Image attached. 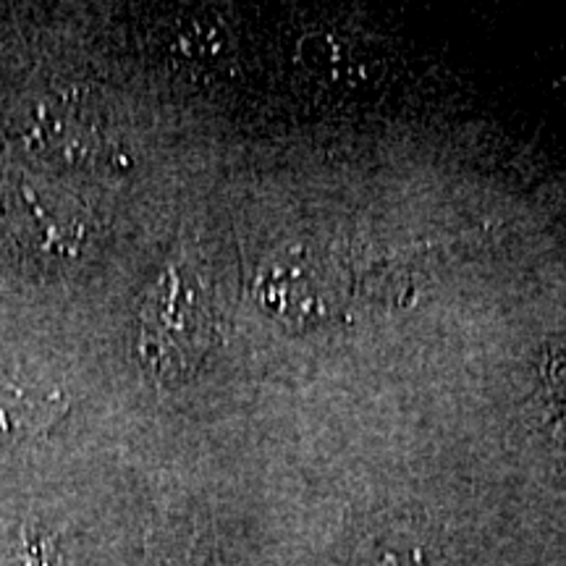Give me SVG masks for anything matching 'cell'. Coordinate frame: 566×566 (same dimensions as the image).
I'll use <instances>...</instances> for the list:
<instances>
[{
    "label": "cell",
    "instance_id": "6da1fadb",
    "mask_svg": "<svg viewBox=\"0 0 566 566\" xmlns=\"http://www.w3.org/2000/svg\"><path fill=\"white\" fill-rule=\"evenodd\" d=\"M212 310L195 275L168 268L142 310V354L160 375H184L208 354Z\"/></svg>",
    "mask_w": 566,
    "mask_h": 566
},
{
    "label": "cell",
    "instance_id": "7a4b0ae2",
    "mask_svg": "<svg viewBox=\"0 0 566 566\" xmlns=\"http://www.w3.org/2000/svg\"><path fill=\"white\" fill-rule=\"evenodd\" d=\"M352 566H451L441 541L412 520H386L357 543Z\"/></svg>",
    "mask_w": 566,
    "mask_h": 566
},
{
    "label": "cell",
    "instance_id": "3957f363",
    "mask_svg": "<svg viewBox=\"0 0 566 566\" xmlns=\"http://www.w3.org/2000/svg\"><path fill=\"white\" fill-rule=\"evenodd\" d=\"M69 412L61 391H42L21 380L0 378V446L34 441Z\"/></svg>",
    "mask_w": 566,
    "mask_h": 566
}]
</instances>
